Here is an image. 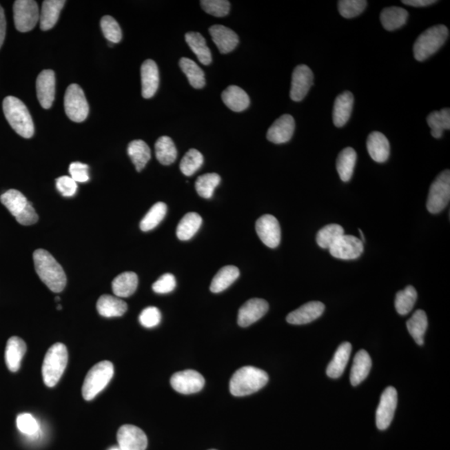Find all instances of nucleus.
I'll use <instances>...</instances> for the list:
<instances>
[{
	"mask_svg": "<svg viewBox=\"0 0 450 450\" xmlns=\"http://www.w3.org/2000/svg\"><path fill=\"white\" fill-rule=\"evenodd\" d=\"M269 310L268 302L262 298H251L238 310V324L243 328L260 320Z\"/></svg>",
	"mask_w": 450,
	"mask_h": 450,
	"instance_id": "16",
	"label": "nucleus"
},
{
	"mask_svg": "<svg viewBox=\"0 0 450 450\" xmlns=\"http://www.w3.org/2000/svg\"><path fill=\"white\" fill-rule=\"evenodd\" d=\"M171 386L178 393L191 394L201 391L205 380L201 373L188 369L177 372L171 377Z\"/></svg>",
	"mask_w": 450,
	"mask_h": 450,
	"instance_id": "10",
	"label": "nucleus"
},
{
	"mask_svg": "<svg viewBox=\"0 0 450 450\" xmlns=\"http://www.w3.org/2000/svg\"><path fill=\"white\" fill-rule=\"evenodd\" d=\"M179 66L185 74L190 85L194 89H202L205 85V75L201 68L192 59L182 58Z\"/></svg>",
	"mask_w": 450,
	"mask_h": 450,
	"instance_id": "40",
	"label": "nucleus"
},
{
	"mask_svg": "<svg viewBox=\"0 0 450 450\" xmlns=\"http://www.w3.org/2000/svg\"><path fill=\"white\" fill-rule=\"evenodd\" d=\"M36 273L48 288L54 293H61L65 288L67 278L61 265L45 249L34 253Z\"/></svg>",
	"mask_w": 450,
	"mask_h": 450,
	"instance_id": "1",
	"label": "nucleus"
},
{
	"mask_svg": "<svg viewBox=\"0 0 450 450\" xmlns=\"http://www.w3.org/2000/svg\"><path fill=\"white\" fill-rule=\"evenodd\" d=\"M142 95L145 99L154 97L159 83V73L156 63L147 59L141 66Z\"/></svg>",
	"mask_w": 450,
	"mask_h": 450,
	"instance_id": "20",
	"label": "nucleus"
},
{
	"mask_svg": "<svg viewBox=\"0 0 450 450\" xmlns=\"http://www.w3.org/2000/svg\"><path fill=\"white\" fill-rule=\"evenodd\" d=\"M352 351V345L349 342H345L338 346L333 360L328 365L327 376L331 379H338L343 374L346 365H347L350 354Z\"/></svg>",
	"mask_w": 450,
	"mask_h": 450,
	"instance_id": "27",
	"label": "nucleus"
},
{
	"mask_svg": "<svg viewBox=\"0 0 450 450\" xmlns=\"http://www.w3.org/2000/svg\"><path fill=\"white\" fill-rule=\"evenodd\" d=\"M202 222L201 215L197 213L190 212L185 214L177 227L176 234L178 240L186 241L192 238L200 229Z\"/></svg>",
	"mask_w": 450,
	"mask_h": 450,
	"instance_id": "35",
	"label": "nucleus"
},
{
	"mask_svg": "<svg viewBox=\"0 0 450 450\" xmlns=\"http://www.w3.org/2000/svg\"><path fill=\"white\" fill-rule=\"evenodd\" d=\"M367 150L374 161L385 163L388 161L390 145L385 134L377 131L370 134L367 139Z\"/></svg>",
	"mask_w": 450,
	"mask_h": 450,
	"instance_id": "23",
	"label": "nucleus"
},
{
	"mask_svg": "<svg viewBox=\"0 0 450 450\" xmlns=\"http://www.w3.org/2000/svg\"><path fill=\"white\" fill-rule=\"evenodd\" d=\"M221 181L220 175L215 173L205 174L197 178L195 189L200 196L205 198H212L214 190Z\"/></svg>",
	"mask_w": 450,
	"mask_h": 450,
	"instance_id": "45",
	"label": "nucleus"
},
{
	"mask_svg": "<svg viewBox=\"0 0 450 450\" xmlns=\"http://www.w3.org/2000/svg\"><path fill=\"white\" fill-rule=\"evenodd\" d=\"M358 231H360V236H361V240H360V241H361L362 242L364 243V242H365V236H364V234H363V232H362V230H361V229H358Z\"/></svg>",
	"mask_w": 450,
	"mask_h": 450,
	"instance_id": "58",
	"label": "nucleus"
},
{
	"mask_svg": "<svg viewBox=\"0 0 450 450\" xmlns=\"http://www.w3.org/2000/svg\"><path fill=\"white\" fill-rule=\"evenodd\" d=\"M201 3L203 10L214 17H225L229 13L230 3L227 0H202Z\"/></svg>",
	"mask_w": 450,
	"mask_h": 450,
	"instance_id": "50",
	"label": "nucleus"
},
{
	"mask_svg": "<svg viewBox=\"0 0 450 450\" xmlns=\"http://www.w3.org/2000/svg\"><path fill=\"white\" fill-rule=\"evenodd\" d=\"M314 74L307 65H300L294 69L292 74L290 98L292 101L300 102L309 93L313 85Z\"/></svg>",
	"mask_w": 450,
	"mask_h": 450,
	"instance_id": "15",
	"label": "nucleus"
},
{
	"mask_svg": "<svg viewBox=\"0 0 450 450\" xmlns=\"http://www.w3.org/2000/svg\"><path fill=\"white\" fill-rule=\"evenodd\" d=\"M65 109L67 116L74 122L85 121L89 114V103L81 86L76 83L68 87L65 97Z\"/></svg>",
	"mask_w": 450,
	"mask_h": 450,
	"instance_id": "8",
	"label": "nucleus"
},
{
	"mask_svg": "<svg viewBox=\"0 0 450 450\" xmlns=\"http://www.w3.org/2000/svg\"><path fill=\"white\" fill-rule=\"evenodd\" d=\"M6 34V19L5 15V11H3V8L0 6V49L3 45V41H5Z\"/></svg>",
	"mask_w": 450,
	"mask_h": 450,
	"instance_id": "56",
	"label": "nucleus"
},
{
	"mask_svg": "<svg viewBox=\"0 0 450 450\" xmlns=\"http://www.w3.org/2000/svg\"><path fill=\"white\" fill-rule=\"evenodd\" d=\"M345 230L343 227L337 224L328 225L318 231L316 241L322 249H329L338 238L343 236Z\"/></svg>",
	"mask_w": 450,
	"mask_h": 450,
	"instance_id": "42",
	"label": "nucleus"
},
{
	"mask_svg": "<svg viewBox=\"0 0 450 450\" xmlns=\"http://www.w3.org/2000/svg\"><path fill=\"white\" fill-rule=\"evenodd\" d=\"M96 308L99 314L105 318L121 317L128 309L125 301L118 297L103 294L99 298Z\"/></svg>",
	"mask_w": 450,
	"mask_h": 450,
	"instance_id": "28",
	"label": "nucleus"
},
{
	"mask_svg": "<svg viewBox=\"0 0 450 450\" xmlns=\"http://www.w3.org/2000/svg\"><path fill=\"white\" fill-rule=\"evenodd\" d=\"M68 360L69 354L65 345L54 344L48 350L42 366L43 380L48 387L58 384L65 372Z\"/></svg>",
	"mask_w": 450,
	"mask_h": 450,
	"instance_id": "4",
	"label": "nucleus"
},
{
	"mask_svg": "<svg viewBox=\"0 0 450 450\" xmlns=\"http://www.w3.org/2000/svg\"><path fill=\"white\" fill-rule=\"evenodd\" d=\"M209 34L221 54H229L238 45V36L232 30L223 25L209 28Z\"/></svg>",
	"mask_w": 450,
	"mask_h": 450,
	"instance_id": "21",
	"label": "nucleus"
},
{
	"mask_svg": "<svg viewBox=\"0 0 450 450\" xmlns=\"http://www.w3.org/2000/svg\"><path fill=\"white\" fill-rule=\"evenodd\" d=\"M0 201L14 218L21 214L30 205L26 197L19 190H10L0 196Z\"/></svg>",
	"mask_w": 450,
	"mask_h": 450,
	"instance_id": "36",
	"label": "nucleus"
},
{
	"mask_svg": "<svg viewBox=\"0 0 450 450\" xmlns=\"http://www.w3.org/2000/svg\"><path fill=\"white\" fill-rule=\"evenodd\" d=\"M36 90L39 103L43 109L49 110L55 97V74L53 70H43L36 81Z\"/></svg>",
	"mask_w": 450,
	"mask_h": 450,
	"instance_id": "17",
	"label": "nucleus"
},
{
	"mask_svg": "<svg viewBox=\"0 0 450 450\" xmlns=\"http://www.w3.org/2000/svg\"><path fill=\"white\" fill-rule=\"evenodd\" d=\"M109 450H121V448L115 447V446H114V447L110 448Z\"/></svg>",
	"mask_w": 450,
	"mask_h": 450,
	"instance_id": "59",
	"label": "nucleus"
},
{
	"mask_svg": "<svg viewBox=\"0 0 450 450\" xmlns=\"http://www.w3.org/2000/svg\"><path fill=\"white\" fill-rule=\"evenodd\" d=\"M155 154L161 165L173 164L176 161L178 152L172 139L168 136L159 138L155 143Z\"/></svg>",
	"mask_w": 450,
	"mask_h": 450,
	"instance_id": "39",
	"label": "nucleus"
},
{
	"mask_svg": "<svg viewBox=\"0 0 450 450\" xmlns=\"http://www.w3.org/2000/svg\"><path fill=\"white\" fill-rule=\"evenodd\" d=\"M354 101V95L349 91H345L336 98L334 105L333 121L338 128L345 126L351 116Z\"/></svg>",
	"mask_w": 450,
	"mask_h": 450,
	"instance_id": "22",
	"label": "nucleus"
},
{
	"mask_svg": "<svg viewBox=\"0 0 450 450\" xmlns=\"http://www.w3.org/2000/svg\"><path fill=\"white\" fill-rule=\"evenodd\" d=\"M55 300L59 301V300H61V298H59V297H57V298H55Z\"/></svg>",
	"mask_w": 450,
	"mask_h": 450,
	"instance_id": "60",
	"label": "nucleus"
},
{
	"mask_svg": "<svg viewBox=\"0 0 450 450\" xmlns=\"http://www.w3.org/2000/svg\"><path fill=\"white\" fill-rule=\"evenodd\" d=\"M114 365L110 361L99 362L87 374L82 387L83 399L90 401L106 388L114 376Z\"/></svg>",
	"mask_w": 450,
	"mask_h": 450,
	"instance_id": "6",
	"label": "nucleus"
},
{
	"mask_svg": "<svg viewBox=\"0 0 450 450\" xmlns=\"http://www.w3.org/2000/svg\"><path fill=\"white\" fill-rule=\"evenodd\" d=\"M258 236L269 248L274 249L280 245L281 241V229L280 223L273 215H263L256 221V225Z\"/></svg>",
	"mask_w": 450,
	"mask_h": 450,
	"instance_id": "12",
	"label": "nucleus"
},
{
	"mask_svg": "<svg viewBox=\"0 0 450 450\" xmlns=\"http://www.w3.org/2000/svg\"><path fill=\"white\" fill-rule=\"evenodd\" d=\"M26 344L22 338L11 337L7 342L6 362L11 372H17L21 368V361L26 353Z\"/></svg>",
	"mask_w": 450,
	"mask_h": 450,
	"instance_id": "24",
	"label": "nucleus"
},
{
	"mask_svg": "<svg viewBox=\"0 0 450 450\" xmlns=\"http://www.w3.org/2000/svg\"><path fill=\"white\" fill-rule=\"evenodd\" d=\"M417 292L413 286L409 285L404 290H401L396 294V309L401 316L408 314L415 306L417 300Z\"/></svg>",
	"mask_w": 450,
	"mask_h": 450,
	"instance_id": "44",
	"label": "nucleus"
},
{
	"mask_svg": "<svg viewBox=\"0 0 450 450\" xmlns=\"http://www.w3.org/2000/svg\"><path fill=\"white\" fill-rule=\"evenodd\" d=\"M406 325H407L410 336L416 343L423 345L426 330L428 329V318L424 310H416Z\"/></svg>",
	"mask_w": 450,
	"mask_h": 450,
	"instance_id": "38",
	"label": "nucleus"
},
{
	"mask_svg": "<svg viewBox=\"0 0 450 450\" xmlns=\"http://www.w3.org/2000/svg\"><path fill=\"white\" fill-rule=\"evenodd\" d=\"M128 154L138 172L145 168L151 158L150 147L145 141L137 139L130 143Z\"/></svg>",
	"mask_w": 450,
	"mask_h": 450,
	"instance_id": "37",
	"label": "nucleus"
},
{
	"mask_svg": "<svg viewBox=\"0 0 450 450\" xmlns=\"http://www.w3.org/2000/svg\"><path fill=\"white\" fill-rule=\"evenodd\" d=\"M449 37L448 28L438 25L422 33L413 45V57L418 61H425L443 46Z\"/></svg>",
	"mask_w": 450,
	"mask_h": 450,
	"instance_id": "5",
	"label": "nucleus"
},
{
	"mask_svg": "<svg viewBox=\"0 0 450 450\" xmlns=\"http://www.w3.org/2000/svg\"><path fill=\"white\" fill-rule=\"evenodd\" d=\"M167 213L165 203L158 202L154 205L141 222V229L143 232L153 230L164 220Z\"/></svg>",
	"mask_w": 450,
	"mask_h": 450,
	"instance_id": "43",
	"label": "nucleus"
},
{
	"mask_svg": "<svg viewBox=\"0 0 450 450\" xmlns=\"http://www.w3.org/2000/svg\"><path fill=\"white\" fill-rule=\"evenodd\" d=\"M176 287V280L172 274H165L154 283L152 289L157 294H169Z\"/></svg>",
	"mask_w": 450,
	"mask_h": 450,
	"instance_id": "52",
	"label": "nucleus"
},
{
	"mask_svg": "<svg viewBox=\"0 0 450 450\" xmlns=\"http://www.w3.org/2000/svg\"><path fill=\"white\" fill-rule=\"evenodd\" d=\"M139 284L137 274L125 272L119 274L112 283L113 292L118 298H127L136 292Z\"/></svg>",
	"mask_w": 450,
	"mask_h": 450,
	"instance_id": "31",
	"label": "nucleus"
},
{
	"mask_svg": "<svg viewBox=\"0 0 450 450\" xmlns=\"http://www.w3.org/2000/svg\"><path fill=\"white\" fill-rule=\"evenodd\" d=\"M16 425H17L19 431L29 437L38 436L39 430H41L37 420L28 413L19 415L16 420Z\"/></svg>",
	"mask_w": 450,
	"mask_h": 450,
	"instance_id": "49",
	"label": "nucleus"
},
{
	"mask_svg": "<svg viewBox=\"0 0 450 450\" xmlns=\"http://www.w3.org/2000/svg\"><path fill=\"white\" fill-rule=\"evenodd\" d=\"M62 309L61 305H58V309L61 310Z\"/></svg>",
	"mask_w": 450,
	"mask_h": 450,
	"instance_id": "61",
	"label": "nucleus"
},
{
	"mask_svg": "<svg viewBox=\"0 0 450 450\" xmlns=\"http://www.w3.org/2000/svg\"><path fill=\"white\" fill-rule=\"evenodd\" d=\"M117 440L121 450H145L148 446L145 433L137 426L131 425L119 428Z\"/></svg>",
	"mask_w": 450,
	"mask_h": 450,
	"instance_id": "13",
	"label": "nucleus"
},
{
	"mask_svg": "<svg viewBox=\"0 0 450 450\" xmlns=\"http://www.w3.org/2000/svg\"><path fill=\"white\" fill-rule=\"evenodd\" d=\"M14 19L17 30L31 31L39 21L38 3L33 0H17L14 5Z\"/></svg>",
	"mask_w": 450,
	"mask_h": 450,
	"instance_id": "9",
	"label": "nucleus"
},
{
	"mask_svg": "<svg viewBox=\"0 0 450 450\" xmlns=\"http://www.w3.org/2000/svg\"><path fill=\"white\" fill-rule=\"evenodd\" d=\"M427 123L431 128L433 138L440 139L444 130L450 129V110L444 109L440 111H433L427 117Z\"/></svg>",
	"mask_w": 450,
	"mask_h": 450,
	"instance_id": "41",
	"label": "nucleus"
},
{
	"mask_svg": "<svg viewBox=\"0 0 450 450\" xmlns=\"http://www.w3.org/2000/svg\"><path fill=\"white\" fill-rule=\"evenodd\" d=\"M450 201V172L449 170L438 175L430 186L427 200L429 213L439 214L448 205Z\"/></svg>",
	"mask_w": 450,
	"mask_h": 450,
	"instance_id": "7",
	"label": "nucleus"
},
{
	"mask_svg": "<svg viewBox=\"0 0 450 450\" xmlns=\"http://www.w3.org/2000/svg\"><path fill=\"white\" fill-rule=\"evenodd\" d=\"M185 41L202 65H209L212 62V54L202 34L197 32H189L185 34Z\"/></svg>",
	"mask_w": 450,
	"mask_h": 450,
	"instance_id": "32",
	"label": "nucleus"
},
{
	"mask_svg": "<svg viewBox=\"0 0 450 450\" xmlns=\"http://www.w3.org/2000/svg\"><path fill=\"white\" fill-rule=\"evenodd\" d=\"M329 250L334 258L345 260H356L364 252V243L360 238L344 234Z\"/></svg>",
	"mask_w": 450,
	"mask_h": 450,
	"instance_id": "14",
	"label": "nucleus"
},
{
	"mask_svg": "<svg viewBox=\"0 0 450 450\" xmlns=\"http://www.w3.org/2000/svg\"><path fill=\"white\" fill-rule=\"evenodd\" d=\"M203 163H204V157H203L200 151L191 149L185 154L184 158H182L179 168H181V172L185 176H191V175H193L197 170L201 169Z\"/></svg>",
	"mask_w": 450,
	"mask_h": 450,
	"instance_id": "46",
	"label": "nucleus"
},
{
	"mask_svg": "<svg viewBox=\"0 0 450 450\" xmlns=\"http://www.w3.org/2000/svg\"><path fill=\"white\" fill-rule=\"evenodd\" d=\"M240 269L236 266L227 265L218 270L210 285V292L221 293L228 289L240 277Z\"/></svg>",
	"mask_w": 450,
	"mask_h": 450,
	"instance_id": "30",
	"label": "nucleus"
},
{
	"mask_svg": "<svg viewBox=\"0 0 450 450\" xmlns=\"http://www.w3.org/2000/svg\"><path fill=\"white\" fill-rule=\"evenodd\" d=\"M268 381V374L264 370L253 366H245L237 370L231 378L230 393L236 397L249 396L264 388Z\"/></svg>",
	"mask_w": 450,
	"mask_h": 450,
	"instance_id": "2",
	"label": "nucleus"
},
{
	"mask_svg": "<svg viewBox=\"0 0 450 450\" xmlns=\"http://www.w3.org/2000/svg\"><path fill=\"white\" fill-rule=\"evenodd\" d=\"M367 6L365 0H341L338 2L340 14L345 19H352L363 13Z\"/></svg>",
	"mask_w": 450,
	"mask_h": 450,
	"instance_id": "47",
	"label": "nucleus"
},
{
	"mask_svg": "<svg viewBox=\"0 0 450 450\" xmlns=\"http://www.w3.org/2000/svg\"><path fill=\"white\" fill-rule=\"evenodd\" d=\"M57 188L65 197H73L77 192L78 185L70 176H61L57 179Z\"/></svg>",
	"mask_w": 450,
	"mask_h": 450,
	"instance_id": "53",
	"label": "nucleus"
},
{
	"mask_svg": "<svg viewBox=\"0 0 450 450\" xmlns=\"http://www.w3.org/2000/svg\"><path fill=\"white\" fill-rule=\"evenodd\" d=\"M357 154L352 148H345L342 150L336 162V168L342 181L349 182L354 174L356 167Z\"/></svg>",
	"mask_w": 450,
	"mask_h": 450,
	"instance_id": "34",
	"label": "nucleus"
},
{
	"mask_svg": "<svg viewBox=\"0 0 450 450\" xmlns=\"http://www.w3.org/2000/svg\"><path fill=\"white\" fill-rule=\"evenodd\" d=\"M65 3V0H45L43 1L41 13L39 14V21H41L42 30H50L57 25Z\"/></svg>",
	"mask_w": 450,
	"mask_h": 450,
	"instance_id": "26",
	"label": "nucleus"
},
{
	"mask_svg": "<svg viewBox=\"0 0 450 450\" xmlns=\"http://www.w3.org/2000/svg\"><path fill=\"white\" fill-rule=\"evenodd\" d=\"M15 218L19 224L28 226L35 224V223L39 220V216L35 212L33 205H32V203H30V205H28L26 209Z\"/></svg>",
	"mask_w": 450,
	"mask_h": 450,
	"instance_id": "55",
	"label": "nucleus"
},
{
	"mask_svg": "<svg viewBox=\"0 0 450 450\" xmlns=\"http://www.w3.org/2000/svg\"><path fill=\"white\" fill-rule=\"evenodd\" d=\"M161 321V313L156 307L146 308L139 316V322L145 328L156 327Z\"/></svg>",
	"mask_w": 450,
	"mask_h": 450,
	"instance_id": "51",
	"label": "nucleus"
},
{
	"mask_svg": "<svg viewBox=\"0 0 450 450\" xmlns=\"http://www.w3.org/2000/svg\"><path fill=\"white\" fill-rule=\"evenodd\" d=\"M372 367V360L369 354L365 350H360L354 357V363L350 373V382L353 386H357L368 377Z\"/></svg>",
	"mask_w": 450,
	"mask_h": 450,
	"instance_id": "29",
	"label": "nucleus"
},
{
	"mask_svg": "<svg viewBox=\"0 0 450 450\" xmlns=\"http://www.w3.org/2000/svg\"><path fill=\"white\" fill-rule=\"evenodd\" d=\"M89 166L81 162H74L70 165V177L76 183L90 181Z\"/></svg>",
	"mask_w": 450,
	"mask_h": 450,
	"instance_id": "54",
	"label": "nucleus"
},
{
	"mask_svg": "<svg viewBox=\"0 0 450 450\" xmlns=\"http://www.w3.org/2000/svg\"><path fill=\"white\" fill-rule=\"evenodd\" d=\"M3 110L8 122L16 133L25 139L33 137V119L29 110L21 99L14 96L6 97L3 99Z\"/></svg>",
	"mask_w": 450,
	"mask_h": 450,
	"instance_id": "3",
	"label": "nucleus"
},
{
	"mask_svg": "<svg viewBox=\"0 0 450 450\" xmlns=\"http://www.w3.org/2000/svg\"><path fill=\"white\" fill-rule=\"evenodd\" d=\"M222 99L225 105L234 112H242L248 109L250 103L248 94L236 85L227 88L222 94Z\"/></svg>",
	"mask_w": 450,
	"mask_h": 450,
	"instance_id": "25",
	"label": "nucleus"
},
{
	"mask_svg": "<svg viewBox=\"0 0 450 450\" xmlns=\"http://www.w3.org/2000/svg\"><path fill=\"white\" fill-rule=\"evenodd\" d=\"M294 129H296V122L292 115H282L269 129L267 139L276 145L289 142L293 136Z\"/></svg>",
	"mask_w": 450,
	"mask_h": 450,
	"instance_id": "18",
	"label": "nucleus"
},
{
	"mask_svg": "<svg viewBox=\"0 0 450 450\" xmlns=\"http://www.w3.org/2000/svg\"><path fill=\"white\" fill-rule=\"evenodd\" d=\"M210 450H215V449H210Z\"/></svg>",
	"mask_w": 450,
	"mask_h": 450,
	"instance_id": "62",
	"label": "nucleus"
},
{
	"mask_svg": "<svg viewBox=\"0 0 450 450\" xmlns=\"http://www.w3.org/2000/svg\"><path fill=\"white\" fill-rule=\"evenodd\" d=\"M408 16L407 10L402 9V8H385L381 12L380 21L386 30L393 31L405 25Z\"/></svg>",
	"mask_w": 450,
	"mask_h": 450,
	"instance_id": "33",
	"label": "nucleus"
},
{
	"mask_svg": "<svg viewBox=\"0 0 450 450\" xmlns=\"http://www.w3.org/2000/svg\"><path fill=\"white\" fill-rule=\"evenodd\" d=\"M103 35L110 43H117L121 41L122 31L121 26L112 16H103L101 22Z\"/></svg>",
	"mask_w": 450,
	"mask_h": 450,
	"instance_id": "48",
	"label": "nucleus"
},
{
	"mask_svg": "<svg viewBox=\"0 0 450 450\" xmlns=\"http://www.w3.org/2000/svg\"><path fill=\"white\" fill-rule=\"evenodd\" d=\"M325 306L320 301L309 302L301 307L289 313L286 318L287 322L292 325H301L309 324L320 318L324 313Z\"/></svg>",
	"mask_w": 450,
	"mask_h": 450,
	"instance_id": "19",
	"label": "nucleus"
},
{
	"mask_svg": "<svg viewBox=\"0 0 450 450\" xmlns=\"http://www.w3.org/2000/svg\"><path fill=\"white\" fill-rule=\"evenodd\" d=\"M397 390L391 386L386 388L380 397L376 411V425L378 429L385 430L389 428L393 419L397 407Z\"/></svg>",
	"mask_w": 450,
	"mask_h": 450,
	"instance_id": "11",
	"label": "nucleus"
},
{
	"mask_svg": "<svg viewBox=\"0 0 450 450\" xmlns=\"http://www.w3.org/2000/svg\"><path fill=\"white\" fill-rule=\"evenodd\" d=\"M402 3L406 6L420 8L432 6L437 1L435 0H403Z\"/></svg>",
	"mask_w": 450,
	"mask_h": 450,
	"instance_id": "57",
	"label": "nucleus"
}]
</instances>
